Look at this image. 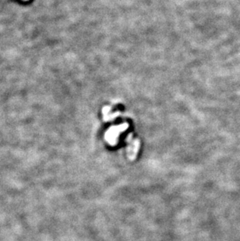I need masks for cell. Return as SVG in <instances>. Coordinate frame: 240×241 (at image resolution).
I'll list each match as a JSON object with an SVG mask.
<instances>
[{
    "instance_id": "cell-1",
    "label": "cell",
    "mask_w": 240,
    "mask_h": 241,
    "mask_svg": "<svg viewBox=\"0 0 240 241\" xmlns=\"http://www.w3.org/2000/svg\"><path fill=\"white\" fill-rule=\"evenodd\" d=\"M128 127H129V124L126 123L119 126L112 127L105 134V140L111 145H116L117 144L119 135L122 132L125 131Z\"/></svg>"
},
{
    "instance_id": "cell-2",
    "label": "cell",
    "mask_w": 240,
    "mask_h": 241,
    "mask_svg": "<svg viewBox=\"0 0 240 241\" xmlns=\"http://www.w3.org/2000/svg\"><path fill=\"white\" fill-rule=\"evenodd\" d=\"M131 134L129 135V138H128V140L129 141V146L128 147V154L130 159H134L136 157L137 151L139 148V141L137 140H131Z\"/></svg>"
}]
</instances>
